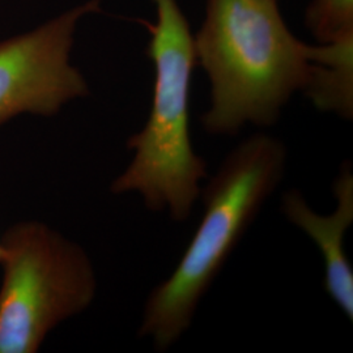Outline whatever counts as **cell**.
I'll return each instance as SVG.
<instances>
[{"mask_svg": "<svg viewBox=\"0 0 353 353\" xmlns=\"http://www.w3.org/2000/svg\"><path fill=\"white\" fill-rule=\"evenodd\" d=\"M305 24L319 43L332 42L353 32V0H313Z\"/></svg>", "mask_w": 353, "mask_h": 353, "instance_id": "ba28073f", "label": "cell"}, {"mask_svg": "<svg viewBox=\"0 0 353 353\" xmlns=\"http://www.w3.org/2000/svg\"><path fill=\"white\" fill-rule=\"evenodd\" d=\"M194 48L210 80L202 125L211 135L274 126L312 74L313 45L292 33L276 0H208Z\"/></svg>", "mask_w": 353, "mask_h": 353, "instance_id": "6da1fadb", "label": "cell"}, {"mask_svg": "<svg viewBox=\"0 0 353 353\" xmlns=\"http://www.w3.org/2000/svg\"><path fill=\"white\" fill-rule=\"evenodd\" d=\"M0 243V353H36L94 301L96 270L79 243L41 221L13 224Z\"/></svg>", "mask_w": 353, "mask_h": 353, "instance_id": "277c9868", "label": "cell"}, {"mask_svg": "<svg viewBox=\"0 0 353 353\" xmlns=\"http://www.w3.org/2000/svg\"><path fill=\"white\" fill-rule=\"evenodd\" d=\"M3 255H4V250H3V246H1V243H0V262H1V259H3Z\"/></svg>", "mask_w": 353, "mask_h": 353, "instance_id": "9c48e42d", "label": "cell"}, {"mask_svg": "<svg viewBox=\"0 0 353 353\" xmlns=\"http://www.w3.org/2000/svg\"><path fill=\"white\" fill-rule=\"evenodd\" d=\"M303 94L318 110L353 118V32L313 45L312 74Z\"/></svg>", "mask_w": 353, "mask_h": 353, "instance_id": "52a82bcc", "label": "cell"}, {"mask_svg": "<svg viewBox=\"0 0 353 353\" xmlns=\"http://www.w3.org/2000/svg\"><path fill=\"white\" fill-rule=\"evenodd\" d=\"M287 163L284 141L258 132L242 140L205 179L202 219L172 274L144 303L138 335L156 352L170 350L192 326L204 296L281 185Z\"/></svg>", "mask_w": 353, "mask_h": 353, "instance_id": "7a4b0ae2", "label": "cell"}, {"mask_svg": "<svg viewBox=\"0 0 353 353\" xmlns=\"http://www.w3.org/2000/svg\"><path fill=\"white\" fill-rule=\"evenodd\" d=\"M101 0H88L41 26L0 41V126L21 114L52 117L87 97L84 75L71 63L76 29Z\"/></svg>", "mask_w": 353, "mask_h": 353, "instance_id": "5b68a950", "label": "cell"}, {"mask_svg": "<svg viewBox=\"0 0 353 353\" xmlns=\"http://www.w3.org/2000/svg\"><path fill=\"white\" fill-rule=\"evenodd\" d=\"M156 8L148 57L154 68L148 119L127 140L131 163L110 185L115 195L138 194L150 212L178 224L189 220L208 178L207 163L192 145L190 103L196 65L194 36L176 0H152Z\"/></svg>", "mask_w": 353, "mask_h": 353, "instance_id": "3957f363", "label": "cell"}, {"mask_svg": "<svg viewBox=\"0 0 353 353\" xmlns=\"http://www.w3.org/2000/svg\"><path fill=\"white\" fill-rule=\"evenodd\" d=\"M336 201L328 214L316 212L300 190L283 192L280 211L293 227L314 242L323 259V288L350 321L353 319V268L344 248L345 234L353 224V170L350 161L341 164L332 183Z\"/></svg>", "mask_w": 353, "mask_h": 353, "instance_id": "8992f818", "label": "cell"}]
</instances>
